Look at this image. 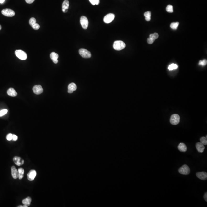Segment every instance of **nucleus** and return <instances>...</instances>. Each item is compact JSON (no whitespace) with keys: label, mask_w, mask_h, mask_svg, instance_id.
Listing matches in <instances>:
<instances>
[{"label":"nucleus","mask_w":207,"mask_h":207,"mask_svg":"<svg viewBox=\"0 0 207 207\" xmlns=\"http://www.w3.org/2000/svg\"><path fill=\"white\" fill-rule=\"evenodd\" d=\"M113 47L116 50L120 51L124 49L126 47V45L122 41H116L114 43Z\"/></svg>","instance_id":"obj_1"},{"label":"nucleus","mask_w":207,"mask_h":207,"mask_svg":"<svg viewBox=\"0 0 207 207\" xmlns=\"http://www.w3.org/2000/svg\"><path fill=\"white\" fill-rule=\"evenodd\" d=\"M15 54L16 57L21 60H25L27 59L26 53L22 50H16L15 51Z\"/></svg>","instance_id":"obj_2"},{"label":"nucleus","mask_w":207,"mask_h":207,"mask_svg":"<svg viewBox=\"0 0 207 207\" xmlns=\"http://www.w3.org/2000/svg\"><path fill=\"white\" fill-rule=\"evenodd\" d=\"M178 172L179 173L183 175H188L190 174V169L188 165L185 164L179 169Z\"/></svg>","instance_id":"obj_3"},{"label":"nucleus","mask_w":207,"mask_h":207,"mask_svg":"<svg viewBox=\"0 0 207 207\" xmlns=\"http://www.w3.org/2000/svg\"><path fill=\"white\" fill-rule=\"evenodd\" d=\"M79 53L80 55L84 58H88L91 57V53L85 49H80L79 51Z\"/></svg>","instance_id":"obj_4"},{"label":"nucleus","mask_w":207,"mask_h":207,"mask_svg":"<svg viewBox=\"0 0 207 207\" xmlns=\"http://www.w3.org/2000/svg\"><path fill=\"white\" fill-rule=\"evenodd\" d=\"M180 117L178 114H174L171 115L170 119L171 124L173 125H176L180 122Z\"/></svg>","instance_id":"obj_5"},{"label":"nucleus","mask_w":207,"mask_h":207,"mask_svg":"<svg viewBox=\"0 0 207 207\" xmlns=\"http://www.w3.org/2000/svg\"><path fill=\"white\" fill-rule=\"evenodd\" d=\"M2 14L8 17H12L15 15V13L13 10L9 9H3L2 11Z\"/></svg>","instance_id":"obj_6"},{"label":"nucleus","mask_w":207,"mask_h":207,"mask_svg":"<svg viewBox=\"0 0 207 207\" xmlns=\"http://www.w3.org/2000/svg\"><path fill=\"white\" fill-rule=\"evenodd\" d=\"M80 23L83 29H87L89 25V21L87 17L84 16H81L80 18Z\"/></svg>","instance_id":"obj_7"},{"label":"nucleus","mask_w":207,"mask_h":207,"mask_svg":"<svg viewBox=\"0 0 207 207\" xmlns=\"http://www.w3.org/2000/svg\"><path fill=\"white\" fill-rule=\"evenodd\" d=\"M115 18V15L113 14H109L105 16L104 21L105 23H109L111 22Z\"/></svg>","instance_id":"obj_8"},{"label":"nucleus","mask_w":207,"mask_h":207,"mask_svg":"<svg viewBox=\"0 0 207 207\" xmlns=\"http://www.w3.org/2000/svg\"><path fill=\"white\" fill-rule=\"evenodd\" d=\"M33 91L35 94L37 95H39L42 93L43 92V89L42 86L40 85H35L33 87Z\"/></svg>","instance_id":"obj_9"},{"label":"nucleus","mask_w":207,"mask_h":207,"mask_svg":"<svg viewBox=\"0 0 207 207\" xmlns=\"http://www.w3.org/2000/svg\"><path fill=\"white\" fill-rule=\"evenodd\" d=\"M36 171L35 170H31L27 174V178L29 181H33L35 179V177H36Z\"/></svg>","instance_id":"obj_10"},{"label":"nucleus","mask_w":207,"mask_h":207,"mask_svg":"<svg viewBox=\"0 0 207 207\" xmlns=\"http://www.w3.org/2000/svg\"><path fill=\"white\" fill-rule=\"evenodd\" d=\"M13 161L15 164H16V165L20 166L24 164V160L18 157H15L13 158Z\"/></svg>","instance_id":"obj_11"},{"label":"nucleus","mask_w":207,"mask_h":207,"mask_svg":"<svg viewBox=\"0 0 207 207\" xmlns=\"http://www.w3.org/2000/svg\"><path fill=\"white\" fill-rule=\"evenodd\" d=\"M196 175L199 179L201 180H206L207 179V173L205 172H197L196 173Z\"/></svg>","instance_id":"obj_12"},{"label":"nucleus","mask_w":207,"mask_h":207,"mask_svg":"<svg viewBox=\"0 0 207 207\" xmlns=\"http://www.w3.org/2000/svg\"><path fill=\"white\" fill-rule=\"evenodd\" d=\"M69 2L68 0H65L62 4V11L64 13H66L68 12V9L69 8Z\"/></svg>","instance_id":"obj_13"},{"label":"nucleus","mask_w":207,"mask_h":207,"mask_svg":"<svg viewBox=\"0 0 207 207\" xmlns=\"http://www.w3.org/2000/svg\"><path fill=\"white\" fill-rule=\"evenodd\" d=\"M196 147L197 151L199 153H202L205 149L204 145L201 142H197V143H196Z\"/></svg>","instance_id":"obj_14"},{"label":"nucleus","mask_w":207,"mask_h":207,"mask_svg":"<svg viewBox=\"0 0 207 207\" xmlns=\"http://www.w3.org/2000/svg\"><path fill=\"white\" fill-rule=\"evenodd\" d=\"M77 89V86L74 83L70 84L68 86V93H72Z\"/></svg>","instance_id":"obj_15"},{"label":"nucleus","mask_w":207,"mask_h":207,"mask_svg":"<svg viewBox=\"0 0 207 207\" xmlns=\"http://www.w3.org/2000/svg\"><path fill=\"white\" fill-rule=\"evenodd\" d=\"M50 56L51 59L52 60L54 63L56 64L58 63V59L59 56H58V54L57 53L54 52H52L50 54Z\"/></svg>","instance_id":"obj_16"},{"label":"nucleus","mask_w":207,"mask_h":207,"mask_svg":"<svg viewBox=\"0 0 207 207\" xmlns=\"http://www.w3.org/2000/svg\"><path fill=\"white\" fill-rule=\"evenodd\" d=\"M12 175L14 179H17L18 178V171L14 166H12L11 168Z\"/></svg>","instance_id":"obj_17"},{"label":"nucleus","mask_w":207,"mask_h":207,"mask_svg":"<svg viewBox=\"0 0 207 207\" xmlns=\"http://www.w3.org/2000/svg\"><path fill=\"white\" fill-rule=\"evenodd\" d=\"M7 94L9 96L12 97H15L17 95V93H16V90L14 88H10L7 90Z\"/></svg>","instance_id":"obj_18"},{"label":"nucleus","mask_w":207,"mask_h":207,"mask_svg":"<svg viewBox=\"0 0 207 207\" xmlns=\"http://www.w3.org/2000/svg\"><path fill=\"white\" fill-rule=\"evenodd\" d=\"M178 148L180 151L182 152H185L187 150V147L185 143H181L178 147Z\"/></svg>","instance_id":"obj_19"},{"label":"nucleus","mask_w":207,"mask_h":207,"mask_svg":"<svg viewBox=\"0 0 207 207\" xmlns=\"http://www.w3.org/2000/svg\"><path fill=\"white\" fill-rule=\"evenodd\" d=\"M31 201H32V199L30 197H28L26 198L23 199L22 201V202L24 205H27L28 206L30 205Z\"/></svg>","instance_id":"obj_20"},{"label":"nucleus","mask_w":207,"mask_h":207,"mask_svg":"<svg viewBox=\"0 0 207 207\" xmlns=\"http://www.w3.org/2000/svg\"><path fill=\"white\" fill-rule=\"evenodd\" d=\"M18 178L20 180L22 179L23 177L24 170L23 168H19L18 169Z\"/></svg>","instance_id":"obj_21"},{"label":"nucleus","mask_w":207,"mask_h":207,"mask_svg":"<svg viewBox=\"0 0 207 207\" xmlns=\"http://www.w3.org/2000/svg\"><path fill=\"white\" fill-rule=\"evenodd\" d=\"M144 16L145 17V20L147 21H149L151 20V12L150 11H147L144 13Z\"/></svg>","instance_id":"obj_22"},{"label":"nucleus","mask_w":207,"mask_h":207,"mask_svg":"<svg viewBox=\"0 0 207 207\" xmlns=\"http://www.w3.org/2000/svg\"><path fill=\"white\" fill-rule=\"evenodd\" d=\"M179 24V23L178 22L172 23L171 24L170 27L172 29L176 30L178 28Z\"/></svg>","instance_id":"obj_23"},{"label":"nucleus","mask_w":207,"mask_h":207,"mask_svg":"<svg viewBox=\"0 0 207 207\" xmlns=\"http://www.w3.org/2000/svg\"><path fill=\"white\" fill-rule=\"evenodd\" d=\"M178 67V66L176 64L173 63V64H171L169 66L168 69L169 70H172L177 69Z\"/></svg>","instance_id":"obj_24"},{"label":"nucleus","mask_w":207,"mask_h":207,"mask_svg":"<svg viewBox=\"0 0 207 207\" xmlns=\"http://www.w3.org/2000/svg\"><path fill=\"white\" fill-rule=\"evenodd\" d=\"M200 142L203 144L204 145H207V138L205 137H202L201 138Z\"/></svg>","instance_id":"obj_25"},{"label":"nucleus","mask_w":207,"mask_h":207,"mask_svg":"<svg viewBox=\"0 0 207 207\" xmlns=\"http://www.w3.org/2000/svg\"><path fill=\"white\" fill-rule=\"evenodd\" d=\"M166 10H167V12H173V7L171 5H169L167 6Z\"/></svg>","instance_id":"obj_26"},{"label":"nucleus","mask_w":207,"mask_h":207,"mask_svg":"<svg viewBox=\"0 0 207 207\" xmlns=\"http://www.w3.org/2000/svg\"><path fill=\"white\" fill-rule=\"evenodd\" d=\"M29 24L32 26V25L36 23V20L35 18L32 17L30 18L29 21Z\"/></svg>","instance_id":"obj_27"},{"label":"nucleus","mask_w":207,"mask_h":207,"mask_svg":"<svg viewBox=\"0 0 207 207\" xmlns=\"http://www.w3.org/2000/svg\"><path fill=\"white\" fill-rule=\"evenodd\" d=\"M158 34L157 33H155L154 34H151L150 35V37L152 38L154 40H155L158 38Z\"/></svg>","instance_id":"obj_28"},{"label":"nucleus","mask_w":207,"mask_h":207,"mask_svg":"<svg viewBox=\"0 0 207 207\" xmlns=\"http://www.w3.org/2000/svg\"><path fill=\"white\" fill-rule=\"evenodd\" d=\"M89 1L90 3L93 5H98L100 3L99 0H89Z\"/></svg>","instance_id":"obj_29"},{"label":"nucleus","mask_w":207,"mask_h":207,"mask_svg":"<svg viewBox=\"0 0 207 207\" xmlns=\"http://www.w3.org/2000/svg\"><path fill=\"white\" fill-rule=\"evenodd\" d=\"M207 61L206 60H201V61H199V65H201V66H205V65H206V64H207Z\"/></svg>","instance_id":"obj_30"},{"label":"nucleus","mask_w":207,"mask_h":207,"mask_svg":"<svg viewBox=\"0 0 207 207\" xmlns=\"http://www.w3.org/2000/svg\"><path fill=\"white\" fill-rule=\"evenodd\" d=\"M8 112V110L7 109H3L0 111V117L4 115Z\"/></svg>","instance_id":"obj_31"},{"label":"nucleus","mask_w":207,"mask_h":207,"mask_svg":"<svg viewBox=\"0 0 207 207\" xmlns=\"http://www.w3.org/2000/svg\"><path fill=\"white\" fill-rule=\"evenodd\" d=\"M32 28L33 29H34V30H38L40 28V26L38 24H37V23H35V24L33 25H32Z\"/></svg>","instance_id":"obj_32"},{"label":"nucleus","mask_w":207,"mask_h":207,"mask_svg":"<svg viewBox=\"0 0 207 207\" xmlns=\"http://www.w3.org/2000/svg\"><path fill=\"white\" fill-rule=\"evenodd\" d=\"M155 40H154L152 38H150V37H149V38H148L147 39V42L149 44H153V42H154V41H155Z\"/></svg>","instance_id":"obj_33"},{"label":"nucleus","mask_w":207,"mask_h":207,"mask_svg":"<svg viewBox=\"0 0 207 207\" xmlns=\"http://www.w3.org/2000/svg\"><path fill=\"white\" fill-rule=\"evenodd\" d=\"M13 134H8L6 136V138L7 140L10 141L12 140Z\"/></svg>","instance_id":"obj_34"},{"label":"nucleus","mask_w":207,"mask_h":207,"mask_svg":"<svg viewBox=\"0 0 207 207\" xmlns=\"http://www.w3.org/2000/svg\"><path fill=\"white\" fill-rule=\"evenodd\" d=\"M35 0H25V1L28 4H32V3L34 2Z\"/></svg>","instance_id":"obj_35"},{"label":"nucleus","mask_w":207,"mask_h":207,"mask_svg":"<svg viewBox=\"0 0 207 207\" xmlns=\"http://www.w3.org/2000/svg\"><path fill=\"white\" fill-rule=\"evenodd\" d=\"M18 139V136L16 135H13L12 140L14 141H16Z\"/></svg>","instance_id":"obj_36"},{"label":"nucleus","mask_w":207,"mask_h":207,"mask_svg":"<svg viewBox=\"0 0 207 207\" xmlns=\"http://www.w3.org/2000/svg\"><path fill=\"white\" fill-rule=\"evenodd\" d=\"M204 200H205V201L207 202V193H206L204 194Z\"/></svg>","instance_id":"obj_37"},{"label":"nucleus","mask_w":207,"mask_h":207,"mask_svg":"<svg viewBox=\"0 0 207 207\" xmlns=\"http://www.w3.org/2000/svg\"><path fill=\"white\" fill-rule=\"evenodd\" d=\"M28 206L27 205H24V206H18V207H27Z\"/></svg>","instance_id":"obj_38"},{"label":"nucleus","mask_w":207,"mask_h":207,"mask_svg":"<svg viewBox=\"0 0 207 207\" xmlns=\"http://www.w3.org/2000/svg\"><path fill=\"white\" fill-rule=\"evenodd\" d=\"M5 0H0V3L1 4H3Z\"/></svg>","instance_id":"obj_39"},{"label":"nucleus","mask_w":207,"mask_h":207,"mask_svg":"<svg viewBox=\"0 0 207 207\" xmlns=\"http://www.w3.org/2000/svg\"><path fill=\"white\" fill-rule=\"evenodd\" d=\"M1 29H2V26H1V25H0V30H1Z\"/></svg>","instance_id":"obj_40"}]
</instances>
